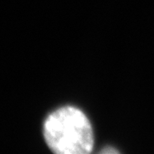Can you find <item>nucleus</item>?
Here are the masks:
<instances>
[{
	"label": "nucleus",
	"instance_id": "2",
	"mask_svg": "<svg viewBox=\"0 0 154 154\" xmlns=\"http://www.w3.org/2000/svg\"><path fill=\"white\" fill-rule=\"evenodd\" d=\"M119 151L116 150L115 148H112L111 146H107L104 148L102 151H100V153H104V154H108V153H118Z\"/></svg>",
	"mask_w": 154,
	"mask_h": 154
},
{
	"label": "nucleus",
	"instance_id": "1",
	"mask_svg": "<svg viewBox=\"0 0 154 154\" xmlns=\"http://www.w3.org/2000/svg\"><path fill=\"white\" fill-rule=\"evenodd\" d=\"M43 134L48 147L57 154H88L94 147L91 122L75 106L61 107L47 116Z\"/></svg>",
	"mask_w": 154,
	"mask_h": 154
}]
</instances>
